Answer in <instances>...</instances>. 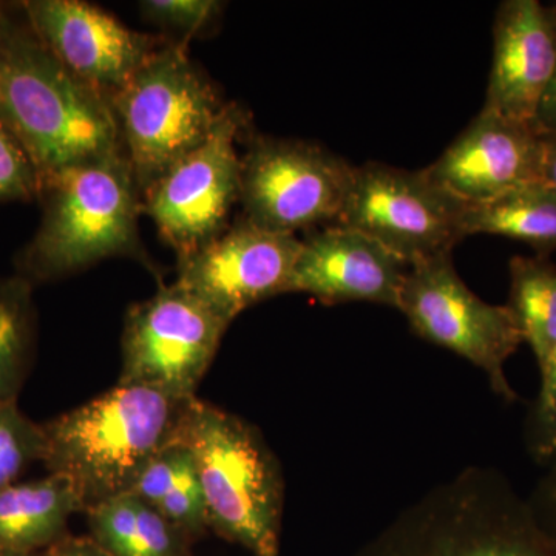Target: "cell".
<instances>
[{
    "label": "cell",
    "mask_w": 556,
    "mask_h": 556,
    "mask_svg": "<svg viewBox=\"0 0 556 556\" xmlns=\"http://www.w3.org/2000/svg\"><path fill=\"white\" fill-rule=\"evenodd\" d=\"M0 121L40 177L123 152L109 101L47 49L21 3H0Z\"/></svg>",
    "instance_id": "obj_1"
},
{
    "label": "cell",
    "mask_w": 556,
    "mask_h": 556,
    "mask_svg": "<svg viewBox=\"0 0 556 556\" xmlns=\"http://www.w3.org/2000/svg\"><path fill=\"white\" fill-rule=\"evenodd\" d=\"M192 402L118 383L43 424L42 463L72 482L84 511L127 495L146 467L178 441Z\"/></svg>",
    "instance_id": "obj_2"
},
{
    "label": "cell",
    "mask_w": 556,
    "mask_h": 556,
    "mask_svg": "<svg viewBox=\"0 0 556 556\" xmlns=\"http://www.w3.org/2000/svg\"><path fill=\"white\" fill-rule=\"evenodd\" d=\"M42 218L17 255L20 276L30 283L58 280L105 258L148 263L138 232L139 192L124 152L40 177Z\"/></svg>",
    "instance_id": "obj_3"
},
{
    "label": "cell",
    "mask_w": 556,
    "mask_h": 556,
    "mask_svg": "<svg viewBox=\"0 0 556 556\" xmlns=\"http://www.w3.org/2000/svg\"><path fill=\"white\" fill-rule=\"evenodd\" d=\"M354 556H556V543L507 478L473 467L405 508Z\"/></svg>",
    "instance_id": "obj_4"
},
{
    "label": "cell",
    "mask_w": 556,
    "mask_h": 556,
    "mask_svg": "<svg viewBox=\"0 0 556 556\" xmlns=\"http://www.w3.org/2000/svg\"><path fill=\"white\" fill-rule=\"evenodd\" d=\"M178 441L195 460L208 527L252 555L277 556L285 481L257 428L197 397Z\"/></svg>",
    "instance_id": "obj_5"
},
{
    "label": "cell",
    "mask_w": 556,
    "mask_h": 556,
    "mask_svg": "<svg viewBox=\"0 0 556 556\" xmlns=\"http://www.w3.org/2000/svg\"><path fill=\"white\" fill-rule=\"evenodd\" d=\"M109 102L141 195L206 141L228 105L185 40L156 50Z\"/></svg>",
    "instance_id": "obj_6"
},
{
    "label": "cell",
    "mask_w": 556,
    "mask_h": 556,
    "mask_svg": "<svg viewBox=\"0 0 556 556\" xmlns=\"http://www.w3.org/2000/svg\"><path fill=\"white\" fill-rule=\"evenodd\" d=\"M468 207L426 169L405 170L371 161L354 167L345 207L334 226L364 233L413 266L452 254L467 237Z\"/></svg>",
    "instance_id": "obj_7"
},
{
    "label": "cell",
    "mask_w": 556,
    "mask_h": 556,
    "mask_svg": "<svg viewBox=\"0 0 556 556\" xmlns=\"http://www.w3.org/2000/svg\"><path fill=\"white\" fill-rule=\"evenodd\" d=\"M397 309L419 338L482 369L497 396L507 402L517 399L504 371L525 343L517 320L507 305H490L467 288L452 254L409 266Z\"/></svg>",
    "instance_id": "obj_8"
},
{
    "label": "cell",
    "mask_w": 556,
    "mask_h": 556,
    "mask_svg": "<svg viewBox=\"0 0 556 556\" xmlns=\"http://www.w3.org/2000/svg\"><path fill=\"white\" fill-rule=\"evenodd\" d=\"M354 166L300 139L254 137L241 156L243 217L270 232L338 225Z\"/></svg>",
    "instance_id": "obj_9"
},
{
    "label": "cell",
    "mask_w": 556,
    "mask_h": 556,
    "mask_svg": "<svg viewBox=\"0 0 556 556\" xmlns=\"http://www.w3.org/2000/svg\"><path fill=\"white\" fill-rule=\"evenodd\" d=\"M249 121L247 110L228 102L206 141L142 193V214L153 219L178 262L228 229L230 212L241 197L237 142Z\"/></svg>",
    "instance_id": "obj_10"
},
{
    "label": "cell",
    "mask_w": 556,
    "mask_h": 556,
    "mask_svg": "<svg viewBox=\"0 0 556 556\" xmlns=\"http://www.w3.org/2000/svg\"><path fill=\"white\" fill-rule=\"evenodd\" d=\"M229 325L177 281L160 288L127 311L118 383L195 399Z\"/></svg>",
    "instance_id": "obj_11"
},
{
    "label": "cell",
    "mask_w": 556,
    "mask_h": 556,
    "mask_svg": "<svg viewBox=\"0 0 556 556\" xmlns=\"http://www.w3.org/2000/svg\"><path fill=\"white\" fill-rule=\"evenodd\" d=\"M302 240L241 217L195 254L178 262L179 287L232 324L244 309L289 292Z\"/></svg>",
    "instance_id": "obj_12"
},
{
    "label": "cell",
    "mask_w": 556,
    "mask_h": 556,
    "mask_svg": "<svg viewBox=\"0 0 556 556\" xmlns=\"http://www.w3.org/2000/svg\"><path fill=\"white\" fill-rule=\"evenodd\" d=\"M21 5L47 49L108 101L169 42L131 30L113 14L83 0H27Z\"/></svg>",
    "instance_id": "obj_13"
},
{
    "label": "cell",
    "mask_w": 556,
    "mask_h": 556,
    "mask_svg": "<svg viewBox=\"0 0 556 556\" xmlns=\"http://www.w3.org/2000/svg\"><path fill=\"white\" fill-rule=\"evenodd\" d=\"M543 135L532 124L481 110L437 163L431 179L470 206L541 185Z\"/></svg>",
    "instance_id": "obj_14"
},
{
    "label": "cell",
    "mask_w": 556,
    "mask_h": 556,
    "mask_svg": "<svg viewBox=\"0 0 556 556\" xmlns=\"http://www.w3.org/2000/svg\"><path fill=\"white\" fill-rule=\"evenodd\" d=\"M556 67L554 5L506 0L493 24V62L482 110L535 126Z\"/></svg>",
    "instance_id": "obj_15"
},
{
    "label": "cell",
    "mask_w": 556,
    "mask_h": 556,
    "mask_svg": "<svg viewBox=\"0 0 556 556\" xmlns=\"http://www.w3.org/2000/svg\"><path fill=\"white\" fill-rule=\"evenodd\" d=\"M404 263L357 230L327 226L302 241L289 292L325 305L371 302L399 308Z\"/></svg>",
    "instance_id": "obj_16"
},
{
    "label": "cell",
    "mask_w": 556,
    "mask_h": 556,
    "mask_svg": "<svg viewBox=\"0 0 556 556\" xmlns=\"http://www.w3.org/2000/svg\"><path fill=\"white\" fill-rule=\"evenodd\" d=\"M84 511L75 486L61 475L0 490V551L36 554L65 536L73 514Z\"/></svg>",
    "instance_id": "obj_17"
},
{
    "label": "cell",
    "mask_w": 556,
    "mask_h": 556,
    "mask_svg": "<svg viewBox=\"0 0 556 556\" xmlns=\"http://www.w3.org/2000/svg\"><path fill=\"white\" fill-rule=\"evenodd\" d=\"M91 538L110 556H189L190 538L141 497H113L86 511Z\"/></svg>",
    "instance_id": "obj_18"
},
{
    "label": "cell",
    "mask_w": 556,
    "mask_h": 556,
    "mask_svg": "<svg viewBox=\"0 0 556 556\" xmlns=\"http://www.w3.org/2000/svg\"><path fill=\"white\" fill-rule=\"evenodd\" d=\"M131 493L155 508L190 540L208 529L199 471L192 453L182 442L164 448L142 471Z\"/></svg>",
    "instance_id": "obj_19"
},
{
    "label": "cell",
    "mask_w": 556,
    "mask_h": 556,
    "mask_svg": "<svg viewBox=\"0 0 556 556\" xmlns=\"http://www.w3.org/2000/svg\"><path fill=\"white\" fill-rule=\"evenodd\" d=\"M489 233L521 241L548 257L556 251V193L543 185L511 190L468 207L466 236Z\"/></svg>",
    "instance_id": "obj_20"
},
{
    "label": "cell",
    "mask_w": 556,
    "mask_h": 556,
    "mask_svg": "<svg viewBox=\"0 0 556 556\" xmlns=\"http://www.w3.org/2000/svg\"><path fill=\"white\" fill-rule=\"evenodd\" d=\"M508 273V309L543 368L556 348V265L543 255L514 257Z\"/></svg>",
    "instance_id": "obj_21"
},
{
    "label": "cell",
    "mask_w": 556,
    "mask_h": 556,
    "mask_svg": "<svg viewBox=\"0 0 556 556\" xmlns=\"http://www.w3.org/2000/svg\"><path fill=\"white\" fill-rule=\"evenodd\" d=\"M36 342L33 283L16 276L0 278V407L17 402Z\"/></svg>",
    "instance_id": "obj_22"
},
{
    "label": "cell",
    "mask_w": 556,
    "mask_h": 556,
    "mask_svg": "<svg viewBox=\"0 0 556 556\" xmlns=\"http://www.w3.org/2000/svg\"><path fill=\"white\" fill-rule=\"evenodd\" d=\"M46 450L42 426L33 422L17 407V402L0 407V490L16 484L17 478L35 460H42Z\"/></svg>",
    "instance_id": "obj_23"
},
{
    "label": "cell",
    "mask_w": 556,
    "mask_h": 556,
    "mask_svg": "<svg viewBox=\"0 0 556 556\" xmlns=\"http://www.w3.org/2000/svg\"><path fill=\"white\" fill-rule=\"evenodd\" d=\"M146 21L164 30L179 33L185 42L214 30L225 3L217 0H146L139 2Z\"/></svg>",
    "instance_id": "obj_24"
},
{
    "label": "cell",
    "mask_w": 556,
    "mask_h": 556,
    "mask_svg": "<svg viewBox=\"0 0 556 556\" xmlns=\"http://www.w3.org/2000/svg\"><path fill=\"white\" fill-rule=\"evenodd\" d=\"M541 386L526 424V444L540 464L556 456V348L540 368Z\"/></svg>",
    "instance_id": "obj_25"
},
{
    "label": "cell",
    "mask_w": 556,
    "mask_h": 556,
    "mask_svg": "<svg viewBox=\"0 0 556 556\" xmlns=\"http://www.w3.org/2000/svg\"><path fill=\"white\" fill-rule=\"evenodd\" d=\"M40 175L27 150L0 121V203L38 199Z\"/></svg>",
    "instance_id": "obj_26"
},
{
    "label": "cell",
    "mask_w": 556,
    "mask_h": 556,
    "mask_svg": "<svg viewBox=\"0 0 556 556\" xmlns=\"http://www.w3.org/2000/svg\"><path fill=\"white\" fill-rule=\"evenodd\" d=\"M529 504L540 525L556 543V456L547 464V473L538 482Z\"/></svg>",
    "instance_id": "obj_27"
},
{
    "label": "cell",
    "mask_w": 556,
    "mask_h": 556,
    "mask_svg": "<svg viewBox=\"0 0 556 556\" xmlns=\"http://www.w3.org/2000/svg\"><path fill=\"white\" fill-rule=\"evenodd\" d=\"M46 556H110L93 538H61Z\"/></svg>",
    "instance_id": "obj_28"
},
{
    "label": "cell",
    "mask_w": 556,
    "mask_h": 556,
    "mask_svg": "<svg viewBox=\"0 0 556 556\" xmlns=\"http://www.w3.org/2000/svg\"><path fill=\"white\" fill-rule=\"evenodd\" d=\"M554 9L556 14V3H554ZM535 129L541 135L556 134V67L554 78L548 84L540 109H538Z\"/></svg>",
    "instance_id": "obj_29"
},
{
    "label": "cell",
    "mask_w": 556,
    "mask_h": 556,
    "mask_svg": "<svg viewBox=\"0 0 556 556\" xmlns=\"http://www.w3.org/2000/svg\"><path fill=\"white\" fill-rule=\"evenodd\" d=\"M541 185L556 193V134L543 135Z\"/></svg>",
    "instance_id": "obj_30"
},
{
    "label": "cell",
    "mask_w": 556,
    "mask_h": 556,
    "mask_svg": "<svg viewBox=\"0 0 556 556\" xmlns=\"http://www.w3.org/2000/svg\"><path fill=\"white\" fill-rule=\"evenodd\" d=\"M0 556H39L38 554H21V552H3L0 551Z\"/></svg>",
    "instance_id": "obj_31"
}]
</instances>
